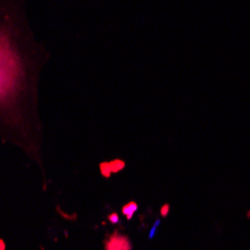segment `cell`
<instances>
[{
    "instance_id": "6da1fadb",
    "label": "cell",
    "mask_w": 250,
    "mask_h": 250,
    "mask_svg": "<svg viewBox=\"0 0 250 250\" xmlns=\"http://www.w3.org/2000/svg\"><path fill=\"white\" fill-rule=\"evenodd\" d=\"M22 69L8 36L0 35V102L8 101L18 88Z\"/></svg>"
},
{
    "instance_id": "3957f363",
    "label": "cell",
    "mask_w": 250,
    "mask_h": 250,
    "mask_svg": "<svg viewBox=\"0 0 250 250\" xmlns=\"http://www.w3.org/2000/svg\"><path fill=\"white\" fill-rule=\"evenodd\" d=\"M135 210H136V204H129V206H126V207L123 208V213L126 214L127 219H130V217L133 216Z\"/></svg>"
},
{
    "instance_id": "7a4b0ae2",
    "label": "cell",
    "mask_w": 250,
    "mask_h": 250,
    "mask_svg": "<svg viewBox=\"0 0 250 250\" xmlns=\"http://www.w3.org/2000/svg\"><path fill=\"white\" fill-rule=\"evenodd\" d=\"M108 250H129V244L125 238L116 237L108 243Z\"/></svg>"
}]
</instances>
